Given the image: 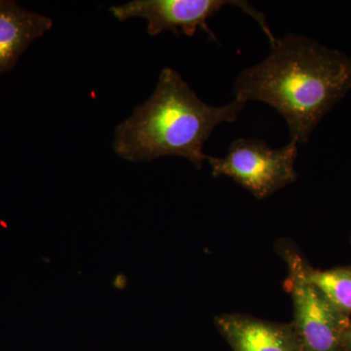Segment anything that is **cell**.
I'll use <instances>...</instances> for the list:
<instances>
[{"mask_svg":"<svg viewBox=\"0 0 351 351\" xmlns=\"http://www.w3.org/2000/svg\"><path fill=\"white\" fill-rule=\"evenodd\" d=\"M239 7L245 13L254 18L269 40L274 39L267 24L265 16L253 6L243 1L226 0H133L121 5L110 7V11L115 19L124 22L132 18H141L147 22V32L156 36L163 32L181 31L186 36H193L198 29L206 32L210 38L217 41L216 36L208 25V20L219 13L223 7Z\"/></svg>","mask_w":351,"mask_h":351,"instance_id":"obj_5","label":"cell"},{"mask_svg":"<svg viewBox=\"0 0 351 351\" xmlns=\"http://www.w3.org/2000/svg\"><path fill=\"white\" fill-rule=\"evenodd\" d=\"M298 152L294 141L272 149L265 141L241 138L233 141L226 156H208L207 162L214 177L230 178L258 199H265L297 180Z\"/></svg>","mask_w":351,"mask_h":351,"instance_id":"obj_3","label":"cell"},{"mask_svg":"<svg viewBox=\"0 0 351 351\" xmlns=\"http://www.w3.org/2000/svg\"><path fill=\"white\" fill-rule=\"evenodd\" d=\"M309 282L324 295L337 311L351 313V269L314 270L306 267Z\"/></svg>","mask_w":351,"mask_h":351,"instance_id":"obj_8","label":"cell"},{"mask_svg":"<svg viewBox=\"0 0 351 351\" xmlns=\"http://www.w3.org/2000/svg\"><path fill=\"white\" fill-rule=\"evenodd\" d=\"M350 89L351 57L288 34L276 38L265 60L239 73L233 94L245 104L258 101L274 108L299 145Z\"/></svg>","mask_w":351,"mask_h":351,"instance_id":"obj_1","label":"cell"},{"mask_svg":"<svg viewBox=\"0 0 351 351\" xmlns=\"http://www.w3.org/2000/svg\"><path fill=\"white\" fill-rule=\"evenodd\" d=\"M245 106L235 99L221 107L208 105L178 71L163 69L152 96L115 129L113 151L132 162L184 157L199 169L216 127L237 121Z\"/></svg>","mask_w":351,"mask_h":351,"instance_id":"obj_2","label":"cell"},{"mask_svg":"<svg viewBox=\"0 0 351 351\" xmlns=\"http://www.w3.org/2000/svg\"><path fill=\"white\" fill-rule=\"evenodd\" d=\"M280 249L288 267L285 287L294 304L292 323L304 351H339L348 327L345 315L309 282L306 265L301 256L288 247Z\"/></svg>","mask_w":351,"mask_h":351,"instance_id":"obj_4","label":"cell"},{"mask_svg":"<svg viewBox=\"0 0 351 351\" xmlns=\"http://www.w3.org/2000/svg\"><path fill=\"white\" fill-rule=\"evenodd\" d=\"M52 27V20L43 14L0 0V75L15 68L23 53Z\"/></svg>","mask_w":351,"mask_h":351,"instance_id":"obj_7","label":"cell"},{"mask_svg":"<svg viewBox=\"0 0 351 351\" xmlns=\"http://www.w3.org/2000/svg\"><path fill=\"white\" fill-rule=\"evenodd\" d=\"M219 331L233 351H304L294 324L274 323L239 313L216 317Z\"/></svg>","mask_w":351,"mask_h":351,"instance_id":"obj_6","label":"cell"},{"mask_svg":"<svg viewBox=\"0 0 351 351\" xmlns=\"http://www.w3.org/2000/svg\"><path fill=\"white\" fill-rule=\"evenodd\" d=\"M345 341H348V345H350L351 348V322L350 324L348 325V329H346Z\"/></svg>","mask_w":351,"mask_h":351,"instance_id":"obj_9","label":"cell"}]
</instances>
